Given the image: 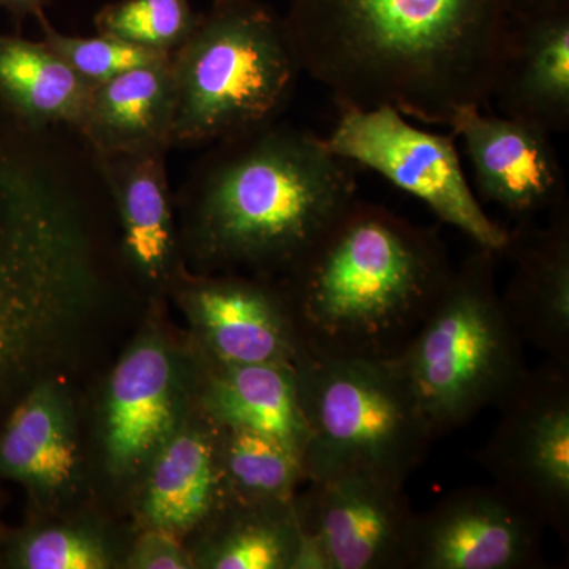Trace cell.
I'll list each match as a JSON object with an SVG mask.
<instances>
[{
  "label": "cell",
  "instance_id": "1",
  "mask_svg": "<svg viewBox=\"0 0 569 569\" xmlns=\"http://www.w3.org/2000/svg\"><path fill=\"white\" fill-rule=\"evenodd\" d=\"M282 18L337 110L388 104L448 127L462 108H490L507 0H290Z\"/></svg>",
  "mask_w": 569,
  "mask_h": 569
},
{
  "label": "cell",
  "instance_id": "2",
  "mask_svg": "<svg viewBox=\"0 0 569 569\" xmlns=\"http://www.w3.org/2000/svg\"><path fill=\"white\" fill-rule=\"evenodd\" d=\"M452 271L436 227L356 198L284 274L283 290L306 351L388 361L417 336Z\"/></svg>",
  "mask_w": 569,
  "mask_h": 569
},
{
  "label": "cell",
  "instance_id": "3",
  "mask_svg": "<svg viewBox=\"0 0 569 569\" xmlns=\"http://www.w3.org/2000/svg\"><path fill=\"white\" fill-rule=\"evenodd\" d=\"M219 142L189 182L204 263L288 274L358 198L355 164L316 133L276 121Z\"/></svg>",
  "mask_w": 569,
  "mask_h": 569
},
{
  "label": "cell",
  "instance_id": "4",
  "mask_svg": "<svg viewBox=\"0 0 569 569\" xmlns=\"http://www.w3.org/2000/svg\"><path fill=\"white\" fill-rule=\"evenodd\" d=\"M0 102V373L84 276L73 171Z\"/></svg>",
  "mask_w": 569,
  "mask_h": 569
},
{
  "label": "cell",
  "instance_id": "5",
  "mask_svg": "<svg viewBox=\"0 0 569 569\" xmlns=\"http://www.w3.org/2000/svg\"><path fill=\"white\" fill-rule=\"evenodd\" d=\"M173 146L223 141L276 122L301 63L283 18L260 0H213L170 56Z\"/></svg>",
  "mask_w": 569,
  "mask_h": 569
},
{
  "label": "cell",
  "instance_id": "6",
  "mask_svg": "<svg viewBox=\"0 0 569 569\" xmlns=\"http://www.w3.org/2000/svg\"><path fill=\"white\" fill-rule=\"evenodd\" d=\"M497 257L485 247L468 254L417 336L391 359L436 440L497 407L529 372L497 287Z\"/></svg>",
  "mask_w": 569,
  "mask_h": 569
},
{
  "label": "cell",
  "instance_id": "7",
  "mask_svg": "<svg viewBox=\"0 0 569 569\" xmlns=\"http://www.w3.org/2000/svg\"><path fill=\"white\" fill-rule=\"evenodd\" d=\"M307 481L361 475L406 485L436 440L391 359L313 355L295 366Z\"/></svg>",
  "mask_w": 569,
  "mask_h": 569
},
{
  "label": "cell",
  "instance_id": "8",
  "mask_svg": "<svg viewBox=\"0 0 569 569\" xmlns=\"http://www.w3.org/2000/svg\"><path fill=\"white\" fill-rule=\"evenodd\" d=\"M329 151L356 168H367L413 194L443 223L458 228L477 247L503 252L508 228L490 219L471 189L455 132L418 129L396 108H342L332 132L323 138Z\"/></svg>",
  "mask_w": 569,
  "mask_h": 569
},
{
  "label": "cell",
  "instance_id": "9",
  "mask_svg": "<svg viewBox=\"0 0 569 569\" xmlns=\"http://www.w3.org/2000/svg\"><path fill=\"white\" fill-rule=\"evenodd\" d=\"M496 429L479 448L493 485L569 541V366L529 369L497 406Z\"/></svg>",
  "mask_w": 569,
  "mask_h": 569
},
{
  "label": "cell",
  "instance_id": "10",
  "mask_svg": "<svg viewBox=\"0 0 569 569\" xmlns=\"http://www.w3.org/2000/svg\"><path fill=\"white\" fill-rule=\"evenodd\" d=\"M545 526L496 485L471 486L417 512L407 569H530Z\"/></svg>",
  "mask_w": 569,
  "mask_h": 569
},
{
  "label": "cell",
  "instance_id": "11",
  "mask_svg": "<svg viewBox=\"0 0 569 569\" xmlns=\"http://www.w3.org/2000/svg\"><path fill=\"white\" fill-rule=\"evenodd\" d=\"M295 508L328 569H407L417 511L406 485L361 475L309 481Z\"/></svg>",
  "mask_w": 569,
  "mask_h": 569
},
{
  "label": "cell",
  "instance_id": "12",
  "mask_svg": "<svg viewBox=\"0 0 569 569\" xmlns=\"http://www.w3.org/2000/svg\"><path fill=\"white\" fill-rule=\"evenodd\" d=\"M448 127L463 142L486 203L522 222L568 200L552 134L479 107L462 108Z\"/></svg>",
  "mask_w": 569,
  "mask_h": 569
},
{
  "label": "cell",
  "instance_id": "13",
  "mask_svg": "<svg viewBox=\"0 0 569 569\" xmlns=\"http://www.w3.org/2000/svg\"><path fill=\"white\" fill-rule=\"evenodd\" d=\"M550 213L542 227L522 220L508 230L501 254L511 258L515 272L501 299L523 342L569 366L568 200Z\"/></svg>",
  "mask_w": 569,
  "mask_h": 569
},
{
  "label": "cell",
  "instance_id": "14",
  "mask_svg": "<svg viewBox=\"0 0 569 569\" xmlns=\"http://www.w3.org/2000/svg\"><path fill=\"white\" fill-rule=\"evenodd\" d=\"M490 104L549 134L569 129V10L508 17Z\"/></svg>",
  "mask_w": 569,
  "mask_h": 569
},
{
  "label": "cell",
  "instance_id": "15",
  "mask_svg": "<svg viewBox=\"0 0 569 569\" xmlns=\"http://www.w3.org/2000/svg\"><path fill=\"white\" fill-rule=\"evenodd\" d=\"M187 299L216 362L295 367L306 353L283 287L227 277L198 282Z\"/></svg>",
  "mask_w": 569,
  "mask_h": 569
},
{
  "label": "cell",
  "instance_id": "16",
  "mask_svg": "<svg viewBox=\"0 0 569 569\" xmlns=\"http://www.w3.org/2000/svg\"><path fill=\"white\" fill-rule=\"evenodd\" d=\"M174 93L170 58L93 86L77 132L93 159L168 152L173 146Z\"/></svg>",
  "mask_w": 569,
  "mask_h": 569
},
{
  "label": "cell",
  "instance_id": "17",
  "mask_svg": "<svg viewBox=\"0 0 569 569\" xmlns=\"http://www.w3.org/2000/svg\"><path fill=\"white\" fill-rule=\"evenodd\" d=\"M167 153L93 159L100 178L118 206L123 244L130 260L152 282L167 279L174 261Z\"/></svg>",
  "mask_w": 569,
  "mask_h": 569
},
{
  "label": "cell",
  "instance_id": "18",
  "mask_svg": "<svg viewBox=\"0 0 569 569\" xmlns=\"http://www.w3.org/2000/svg\"><path fill=\"white\" fill-rule=\"evenodd\" d=\"M173 369L162 348L142 346L114 370L108 397V452L118 468L133 467L173 426Z\"/></svg>",
  "mask_w": 569,
  "mask_h": 569
},
{
  "label": "cell",
  "instance_id": "19",
  "mask_svg": "<svg viewBox=\"0 0 569 569\" xmlns=\"http://www.w3.org/2000/svg\"><path fill=\"white\" fill-rule=\"evenodd\" d=\"M206 403L216 425L274 437L302 460L307 427L295 367L216 362Z\"/></svg>",
  "mask_w": 569,
  "mask_h": 569
},
{
  "label": "cell",
  "instance_id": "20",
  "mask_svg": "<svg viewBox=\"0 0 569 569\" xmlns=\"http://www.w3.org/2000/svg\"><path fill=\"white\" fill-rule=\"evenodd\" d=\"M92 89L43 40L0 33V102L26 126L78 130Z\"/></svg>",
  "mask_w": 569,
  "mask_h": 569
},
{
  "label": "cell",
  "instance_id": "21",
  "mask_svg": "<svg viewBox=\"0 0 569 569\" xmlns=\"http://www.w3.org/2000/svg\"><path fill=\"white\" fill-rule=\"evenodd\" d=\"M233 503L217 432L189 430L163 449L149 481L146 516L156 529L187 531Z\"/></svg>",
  "mask_w": 569,
  "mask_h": 569
},
{
  "label": "cell",
  "instance_id": "22",
  "mask_svg": "<svg viewBox=\"0 0 569 569\" xmlns=\"http://www.w3.org/2000/svg\"><path fill=\"white\" fill-rule=\"evenodd\" d=\"M208 550L216 569H295L302 530L295 498L277 503H233Z\"/></svg>",
  "mask_w": 569,
  "mask_h": 569
},
{
  "label": "cell",
  "instance_id": "23",
  "mask_svg": "<svg viewBox=\"0 0 569 569\" xmlns=\"http://www.w3.org/2000/svg\"><path fill=\"white\" fill-rule=\"evenodd\" d=\"M77 458L66 422L50 397L33 395L11 417L0 438V471L40 488H61Z\"/></svg>",
  "mask_w": 569,
  "mask_h": 569
},
{
  "label": "cell",
  "instance_id": "24",
  "mask_svg": "<svg viewBox=\"0 0 569 569\" xmlns=\"http://www.w3.org/2000/svg\"><path fill=\"white\" fill-rule=\"evenodd\" d=\"M217 430L224 481L236 503L293 500L306 471L298 455L274 437L241 427ZM307 481V479H306Z\"/></svg>",
  "mask_w": 569,
  "mask_h": 569
},
{
  "label": "cell",
  "instance_id": "25",
  "mask_svg": "<svg viewBox=\"0 0 569 569\" xmlns=\"http://www.w3.org/2000/svg\"><path fill=\"white\" fill-rule=\"evenodd\" d=\"M200 14L190 0H118L93 18L97 32L171 54L189 39Z\"/></svg>",
  "mask_w": 569,
  "mask_h": 569
},
{
  "label": "cell",
  "instance_id": "26",
  "mask_svg": "<svg viewBox=\"0 0 569 569\" xmlns=\"http://www.w3.org/2000/svg\"><path fill=\"white\" fill-rule=\"evenodd\" d=\"M37 21L43 32L41 40L74 73L80 74L82 80L88 81L91 86L102 84L126 71L163 61L171 56L137 47V44L114 39V37L102 36V33L97 37L66 36L52 28L44 13L40 14Z\"/></svg>",
  "mask_w": 569,
  "mask_h": 569
},
{
  "label": "cell",
  "instance_id": "27",
  "mask_svg": "<svg viewBox=\"0 0 569 569\" xmlns=\"http://www.w3.org/2000/svg\"><path fill=\"white\" fill-rule=\"evenodd\" d=\"M22 567L31 569H102L108 567L102 548L70 530H44L28 539L20 552Z\"/></svg>",
  "mask_w": 569,
  "mask_h": 569
},
{
  "label": "cell",
  "instance_id": "28",
  "mask_svg": "<svg viewBox=\"0 0 569 569\" xmlns=\"http://www.w3.org/2000/svg\"><path fill=\"white\" fill-rule=\"evenodd\" d=\"M137 563L140 568L179 569L187 568L186 556L181 546L174 541L173 533L156 529L142 537L137 552Z\"/></svg>",
  "mask_w": 569,
  "mask_h": 569
},
{
  "label": "cell",
  "instance_id": "29",
  "mask_svg": "<svg viewBox=\"0 0 569 569\" xmlns=\"http://www.w3.org/2000/svg\"><path fill=\"white\" fill-rule=\"evenodd\" d=\"M508 17L550 13L569 10V0H507Z\"/></svg>",
  "mask_w": 569,
  "mask_h": 569
},
{
  "label": "cell",
  "instance_id": "30",
  "mask_svg": "<svg viewBox=\"0 0 569 569\" xmlns=\"http://www.w3.org/2000/svg\"><path fill=\"white\" fill-rule=\"evenodd\" d=\"M48 0H0V9L6 10L17 20L24 18H39L44 13V6Z\"/></svg>",
  "mask_w": 569,
  "mask_h": 569
}]
</instances>
